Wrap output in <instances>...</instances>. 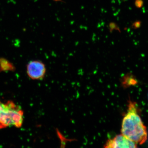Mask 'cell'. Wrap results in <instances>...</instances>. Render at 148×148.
<instances>
[{"label":"cell","instance_id":"6da1fadb","mask_svg":"<svg viewBox=\"0 0 148 148\" xmlns=\"http://www.w3.org/2000/svg\"><path fill=\"white\" fill-rule=\"evenodd\" d=\"M121 132L137 145H143L147 139V128L138 114L135 102L129 101L127 113L122 123Z\"/></svg>","mask_w":148,"mask_h":148},{"label":"cell","instance_id":"7a4b0ae2","mask_svg":"<svg viewBox=\"0 0 148 148\" xmlns=\"http://www.w3.org/2000/svg\"><path fill=\"white\" fill-rule=\"evenodd\" d=\"M27 72L31 79L40 80L42 79L45 76L46 69L45 65L41 61H33L27 65Z\"/></svg>","mask_w":148,"mask_h":148},{"label":"cell","instance_id":"5b68a950","mask_svg":"<svg viewBox=\"0 0 148 148\" xmlns=\"http://www.w3.org/2000/svg\"><path fill=\"white\" fill-rule=\"evenodd\" d=\"M8 105L7 102L3 103L0 101V129H1V125L2 121L8 108Z\"/></svg>","mask_w":148,"mask_h":148},{"label":"cell","instance_id":"277c9868","mask_svg":"<svg viewBox=\"0 0 148 148\" xmlns=\"http://www.w3.org/2000/svg\"><path fill=\"white\" fill-rule=\"evenodd\" d=\"M15 69L13 64L4 58H0V71H13Z\"/></svg>","mask_w":148,"mask_h":148},{"label":"cell","instance_id":"3957f363","mask_svg":"<svg viewBox=\"0 0 148 148\" xmlns=\"http://www.w3.org/2000/svg\"><path fill=\"white\" fill-rule=\"evenodd\" d=\"M137 144L121 134L117 135L114 138L107 141L104 147L107 148H130L137 147Z\"/></svg>","mask_w":148,"mask_h":148}]
</instances>
